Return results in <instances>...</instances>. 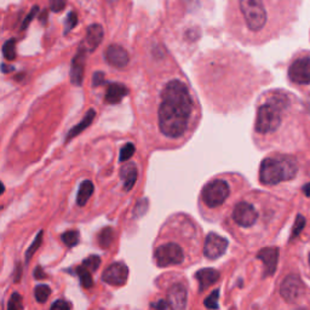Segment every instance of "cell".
I'll return each mask as SVG.
<instances>
[{
	"label": "cell",
	"mask_w": 310,
	"mask_h": 310,
	"mask_svg": "<svg viewBox=\"0 0 310 310\" xmlns=\"http://www.w3.org/2000/svg\"><path fill=\"white\" fill-rule=\"evenodd\" d=\"M194 110L189 88L180 80H172L162 94L158 110L159 128L168 138H180L188 131L189 120Z\"/></svg>",
	"instance_id": "6da1fadb"
},
{
	"label": "cell",
	"mask_w": 310,
	"mask_h": 310,
	"mask_svg": "<svg viewBox=\"0 0 310 310\" xmlns=\"http://www.w3.org/2000/svg\"><path fill=\"white\" fill-rule=\"evenodd\" d=\"M288 101L284 94L275 92L268 101L260 106L257 112L254 130L260 134H272L280 128L282 120V110L287 107Z\"/></svg>",
	"instance_id": "7a4b0ae2"
},
{
	"label": "cell",
	"mask_w": 310,
	"mask_h": 310,
	"mask_svg": "<svg viewBox=\"0 0 310 310\" xmlns=\"http://www.w3.org/2000/svg\"><path fill=\"white\" fill-rule=\"evenodd\" d=\"M298 165L294 158H266L260 164V180L266 186H275L290 180L297 174Z\"/></svg>",
	"instance_id": "3957f363"
},
{
	"label": "cell",
	"mask_w": 310,
	"mask_h": 310,
	"mask_svg": "<svg viewBox=\"0 0 310 310\" xmlns=\"http://www.w3.org/2000/svg\"><path fill=\"white\" fill-rule=\"evenodd\" d=\"M239 10L250 32L258 33L266 27V8L263 0H239Z\"/></svg>",
	"instance_id": "277c9868"
},
{
	"label": "cell",
	"mask_w": 310,
	"mask_h": 310,
	"mask_svg": "<svg viewBox=\"0 0 310 310\" xmlns=\"http://www.w3.org/2000/svg\"><path fill=\"white\" fill-rule=\"evenodd\" d=\"M230 189L228 183L223 180H214L204 186L202 199L204 204L210 208H218L228 199Z\"/></svg>",
	"instance_id": "5b68a950"
},
{
	"label": "cell",
	"mask_w": 310,
	"mask_h": 310,
	"mask_svg": "<svg viewBox=\"0 0 310 310\" xmlns=\"http://www.w3.org/2000/svg\"><path fill=\"white\" fill-rule=\"evenodd\" d=\"M154 258L158 266L168 268V266H178L182 263L184 260V254H183V250L180 245L174 242H168L155 250Z\"/></svg>",
	"instance_id": "8992f818"
},
{
	"label": "cell",
	"mask_w": 310,
	"mask_h": 310,
	"mask_svg": "<svg viewBox=\"0 0 310 310\" xmlns=\"http://www.w3.org/2000/svg\"><path fill=\"white\" fill-rule=\"evenodd\" d=\"M306 286L297 275H288L284 279L280 286V294L287 303H296L302 297Z\"/></svg>",
	"instance_id": "52a82bcc"
},
{
	"label": "cell",
	"mask_w": 310,
	"mask_h": 310,
	"mask_svg": "<svg viewBox=\"0 0 310 310\" xmlns=\"http://www.w3.org/2000/svg\"><path fill=\"white\" fill-rule=\"evenodd\" d=\"M228 240L216 232H210L204 244V254L208 260H218L226 254L228 248Z\"/></svg>",
	"instance_id": "ba28073f"
},
{
	"label": "cell",
	"mask_w": 310,
	"mask_h": 310,
	"mask_svg": "<svg viewBox=\"0 0 310 310\" xmlns=\"http://www.w3.org/2000/svg\"><path fill=\"white\" fill-rule=\"evenodd\" d=\"M288 78L294 84H310V57H302L292 62L288 68Z\"/></svg>",
	"instance_id": "9c48e42d"
},
{
	"label": "cell",
	"mask_w": 310,
	"mask_h": 310,
	"mask_svg": "<svg viewBox=\"0 0 310 310\" xmlns=\"http://www.w3.org/2000/svg\"><path fill=\"white\" fill-rule=\"evenodd\" d=\"M128 278V266L122 262L110 264L106 268L102 274V280L106 284L112 286H122L125 285Z\"/></svg>",
	"instance_id": "30bf717a"
},
{
	"label": "cell",
	"mask_w": 310,
	"mask_h": 310,
	"mask_svg": "<svg viewBox=\"0 0 310 310\" xmlns=\"http://www.w3.org/2000/svg\"><path fill=\"white\" fill-rule=\"evenodd\" d=\"M258 214L256 208L248 202H239L232 211V220L238 226L248 228L257 222Z\"/></svg>",
	"instance_id": "8fae6325"
},
{
	"label": "cell",
	"mask_w": 310,
	"mask_h": 310,
	"mask_svg": "<svg viewBox=\"0 0 310 310\" xmlns=\"http://www.w3.org/2000/svg\"><path fill=\"white\" fill-rule=\"evenodd\" d=\"M188 294L183 284H174L168 292V306L171 310H186Z\"/></svg>",
	"instance_id": "7c38bea8"
},
{
	"label": "cell",
	"mask_w": 310,
	"mask_h": 310,
	"mask_svg": "<svg viewBox=\"0 0 310 310\" xmlns=\"http://www.w3.org/2000/svg\"><path fill=\"white\" fill-rule=\"evenodd\" d=\"M258 260L263 262L264 275L263 276H272L276 270L278 262H279V248H262L257 254Z\"/></svg>",
	"instance_id": "4fadbf2b"
},
{
	"label": "cell",
	"mask_w": 310,
	"mask_h": 310,
	"mask_svg": "<svg viewBox=\"0 0 310 310\" xmlns=\"http://www.w3.org/2000/svg\"><path fill=\"white\" fill-rule=\"evenodd\" d=\"M85 61H86V51L85 48L80 46L76 54V57L72 61L70 66V82L76 86H82V79H84L85 72Z\"/></svg>",
	"instance_id": "5bb4252c"
},
{
	"label": "cell",
	"mask_w": 310,
	"mask_h": 310,
	"mask_svg": "<svg viewBox=\"0 0 310 310\" xmlns=\"http://www.w3.org/2000/svg\"><path fill=\"white\" fill-rule=\"evenodd\" d=\"M104 57L109 64L116 68H124L128 66V61H130L128 51H126L124 48L116 44H113L107 48V50H106L104 52Z\"/></svg>",
	"instance_id": "9a60e30c"
},
{
	"label": "cell",
	"mask_w": 310,
	"mask_h": 310,
	"mask_svg": "<svg viewBox=\"0 0 310 310\" xmlns=\"http://www.w3.org/2000/svg\"><path fill=\"white\" fill-rule=\"evenodd\" d=\"M103 36H104V32H103V27L101 24H94L88 26V30H86V36L84 42L86 50H88L90 52H94L102 42Z\"/></svg>",
	"instance_id": "2e32d148"
},
{
	"label": "cell",
	"mask_w": 310,
	"mask_h": 310,
	"mask_svg": "<svg viewBox=\"0 0 310 310\" xmlns=\"http://www.w3.org/2000/svg\"><path fill=\"white\" fill-rule=\"evenodd\" d=\"M196 279L198 282H199V290L200 292H204L205 290H208V287H211L212 285L217 282L218 279H220V272L216 270L214 268H204L200 269L199 272H196Z\"/></svg>",
	"instance_id": "e0dca14e"
},
{
	"label": "cell",
	"mask_w": 310,
	"mask_h": 310,
	"mask_svg": "<svg viewBox=\"0 0 310 310\" xmlns=\"http://www.w3.org/2000/svg\"><path fill=\"white\" fill-rule=\"evenodd\" d=\"M128 88L125 85L120 84V82H113V84L108 85L104 101L109 104H118L122 101L125 96H128Z\"/></svg>",
	"instance_id": "ac0fdd59"
},
{
	"label": "cell",
	"mask_w": 310,
	"mask_h": 310,
	"mask_svg": "<svg viewBox=\"0 0 310 310\" xmlns=\"http://www.w3.org/2000/svg\"><path fill=\"white\" fill-rule=\"evenodd\" d=\"M137 176H138V172H137V168L134 164L128 162L122 166V171H120V177L124 180V189L126 192L134 188L137 180Z\"/></svg>",
	"instance_id": "d6986e66"
},
{
	"label": "cell",
	"mask_w": 310,
	"mask_h": 310,
	"mask_svg": "<svg viewBox=\"0 0 310 310\" xmlns=\"http://www.w3.org/2000/svg\"><path fill=\"white\" fill-rule=\"evenodd\" d=\"M94 116H96V112H94V109H90V110H88V113L85 114V116L82 118V122H80L78 125L74 126V128H72L70 132H68L67 137H66V142H70V140H73L74 137H76L78 134H82V132L84 131L85 128H88V126L91 125V122H94Z\"/></svg>",
	"instance_id": "ffe728a7"
},
{
	"label": "cell",
	"mask_w": 310,
	"mask_h": 310,
	"mask_svg": "<svg viewBox=\"0 0 310 310\" xmlns=\"http://www.w3.org/2000/svg\"><path fill=\"white\" fill-rule=\"evenodd\" d=\"M94 183L91 182V180H84V182L80 184V188H79V192H78V195H76V204L79 206H85L86 202H88V199L91 198V195L94 194Z\"/></svg>",
	"instance_id": "44dd1931"
},
{
	"label": "cell",
	"mask_w": 310,
	"mask_h": 310,
	"mask_svg": "<svg viewBox=\"0 0 310 310\" xmlns=\"http://www.w3.org/2000/svg\"><path fill=\"white\" fill-rule=\"evenodd\" d=\"M114 241V230L110 226L103 228L98 234V244L102 248H110V245Z\"/></svg>",
	"instance_id": "7402d4cb"
},
{
	"label": "cell",
	"mask_w": 310,
	"mask_h": 310,
	"mask_svg": "<svg viewBox=\"0 0 310 310\" xmlns=\"http://www.w3.org/2000/svg\"><path fill=\"white\" fill-rule=\"evenodd\" d=\"M76 274L78 276H79L80 281H82V287H85V288H91V287L94 286V279L92 275H91V272H88L84 266H78Z\"/></svg>",
	"instance_id": "603a6c76"
},
{
	"label": "cell",
	"mask_w": 310,
	"mask_h": 310,
	"mask_svg": "<svg viewBox=\"0 0 310 310\" xmlns=\"http://www.w3.org/2000/svg\"><path fill=\"white\" fill-rule=\"evenodd\" d=\"M2 54L8 61H14L16 58V39H8L2 45Z\"/></svg>",
	"instance_id": "cb8c5ba5"
},
{
	"label": "cell",
	"mask_w": 310,
	"mask_h": 310,
	"mask_svg": "<svg viewBox=\"0 0 310 310\" xmlns=\"http://www.w3.org/2000/svg\"><path fill=\"white\" fill-rule=\"evenodd\" d=\"M61 239L67 248H74L79 242V232L76 230H68L63 232Z\"/></svg>",
	"instance_id": "d4e9b609"
},
{
	"label": "cell",
	"mask_w": 310,
	"mask_h": 310,
	"mask_svg": "<svg viewBox=\"0 0 310 310\" xmlns=\"http://www.w3.org/2000/svg\"><path fill=\"white\" fill-rule=\"evenodd\" d=\"M51 290L48 285H38L34 290V296H36V302L39 303H45L48 300V298L50 297Z\"/></svg>",
	"instance_id": "484cf974"
},
{
	"label": "cell",
	"mask_w": 310,
	"mask_h": 310,
	"mask_svg": "<svg viewBox=\"0 0 310 310\" xmlns=\"http://www.w3.org/2000/svg\"><path fill=\"white\" fill-rule=\"evenodd\" d=\"M42 230H40L38 232V235H36V238L34 239L33 242H32V245L30 246V248L27 250V254H26V262H30V260H32V257L34 256V254L36 252V250H38L40 248V245H42Z\"/></svg>",
	"instance_id": "4316f807"
},
{
	"label": "cell",
	"mask_w": 310,
	"mask_h": 310,
	"mask_svg": "<svg viewBox=\"0 0 310 310\" xmlns=\"http://www.w3.org/2000/svg\"><path fill=\"white\" fill-rule=\"evenodd\" d=\"M306 218H304L302 214H298V216L296 217L294 224V226H292V232H291V240L296 239V238H297L298 235L302 232L304 226H306Z\"/></svg>",
	"instance_id": "83f0119b"
},
{
	"label": "cell",
	"mask_w": 310,
	"mask_h": 310,
	"mask_svg": "<svg viewBox=\"0 0 310 310\" xmlns=\"http://www.w3.org/2000/svg\"><path fill=\"white\" fill-rule=\"evenodd\" d=\"M22 308H24L22 296L18 292H14L8 303V310H22Z\"/></svg>",
	"instance_id": "f1b7e54d"
},
{
	"label": "cell",
	"mask_w": 310,
	"mask_h": 310,
	"mask_svg": "<svg viewBox=\"0 0 310 310\" xmlns=\"http://www.w3.org/2000/svg\"><path fill=\"white\" fill-rule=\"evenodd\" d=\"M218 297H220V290H214L210 294L208 297L205 298L204 300V304L208 309H212V310H216L218 309Z\"/></svg>",
	"instance_id": "f546056e"
},
{
	"label": "cell",
	"mask_w": 310,
	"mask_h": 310,
	"mask_svg": "<svg viewBox=\"0 0 310 310\" xmlns=\"http://www.w3.org/2000/svg\"><path fill=\"white\" fill-rule=\"evenodd\" d=\"M100 264H101V258L98 256H90L85 258L82 266L88 269V272H96L100 268Z\"/></svg>",
	"instance_id": "4dcf8cb0"
},
{
	"label": "cell",
	"mask_w": 310,
	"mask_h": 310,
	"mask_svg": "<svg viewBox=\"0 0 310 310\" xmlns=\"http://www.w3.org/2000/svg\"><path fill=\"white\" fill-rule=\"evenodd\" d=\"M78 21H79V18H78L76 14L74 11H70L64 22V34H68L73 28H76Z\"/></svg>",
	"instance_id": "1f68e13d"
},
{
	"label": "cell",
	"mask_w": 310,
	"mask_h": 310,
	"mask_svg": "<svg viewBox=\"0 0 310 310\" xmlns=\"http://www.w3.org/2000/svg\"><path fill=\"white\" fill-rule=\"evenodd\" d=\"M134 154V146L132 143H128L120 150V162H126V160L131 159L132 155Z\"/></svg>",
	"instance_id": "d6a6232c"
},
{
	"label": "cell",
	"mask_w": 310,
	"mask_h": 310,
	"mask_svg": "<svg viewBox=\"0 0 310 310\" xmlns=\"http://www.w3.org/2000/svg\"><path fill=\"white\" fill-rule=\"evenodd\" d=\"M39 15V6H36V5H34L33 8H32L30 12L28 14L27 17L24 18V21L22 22V26H21V30H24L26 28L28 27V26L30 24V22L33 21L34 18H36V16Z\"/></svg>",
	"instance_id": "836d02e7"
},
{
	"label": "cell",
	"mask_w": 310,
	"mask_h": 310,
	"mask_svg": "<svg viewBox=\"0 0 310 310\" xmlns=\"http://www.w3.org/2000/svg\"><path fill=\"white\" fill-rule=\"evenodd\" d=\"M148 210V200L147 199H142L137 202L136 208H134V216L140 217L147 212Z\"/></svg>",
	"instance_id": "e575fe53"
},
{
	"label": "cell",
	"mask_w": 310,
	"mask_h": 310,
	"mask_svg": "<svg viewBox=\"0 0 310 310\" xmlns=\"http://www.w3.org/2000/svg\"><path fill=\"white\" fill-rule=\"evenodd\" d=\"M66 8V0H50V10L54 12H61Z\"/></svg>",
	"instance_id": "d590c367"
},
{
	"label": "cell",
	"mask_w": 310,
	"mask_h": 310,
	"mask_svg": "<svg viewBox=\"0 0 310 310\" xmlns=\"http://www.w3.org/2000/svg\"><path fill=\"white\" fill-rule=\"evenodd\" d=\"M50 310H70V303L66 302V300H56L52 306H51Z\"/></svg>",
	"instance_id": "8d00e7d4"
},
{
	"label": "cell",
	"mask_w": 310,
	"mask_h": 310,
	"mask_svg": "<svg viewBox=\"0 0 310 310\" xmlns=\"http://www.w3.org/2000/svg\"><path fill=\"white\" fill-rule=\"evenodd\" d=\"M104 82H106V78H104V74H103L102 72H96V73L94 74V76H92V85L94 86L102 85Z\"/></svg>",
	"instance_id": "74e56055"
},
{
	"label": "cell",
	"mask_w": 310,
	"mask_h": 310,
	"mask_svg": "<svg viewBox=\"0 0 310 310\" xmlns=\"http://www.w3.org/2000/svg\"><path fill=\"white\" fill-rule=\"evenodd\" d=\"M152 306H153L155 310H166L168 309V302L164 300H158L156 303L152 304Z\"/></svg>",
	"instance_id": "f35d334b"
},
{
	"label": "cell",
	"mask_w": 310,
	"mask_h": 310,
	"mask_svg": "<svg viewBox=\"0 0 310 310\" xmlns=\"http://www.w3.org/2000/svg\"><path fill=\"white\" fill-rule=\"evenodd\" d=\"M34 278L38 280L45 279V278H46V274H45L44 270H42V266H36V270H34Z\"/></svg>",
	"instance_id": "ab89813d"
},
{
	"label": "cell",
	"mask_w": 310,
	"mask_h": 310,
	"mask_svg": "<svg viewBox=\"0 0 310 310\" xmlns=\"http://www.w3.org/2000/svg\"><path fill=\"white\" fill-rule=\"evenodd\" d=\"M2 73H10V72H12L14 70V67L12 66H10V64H5V63H2Z\"/></svg>",
	"instance_id": "60d3db41"
},
{
	"label": "cell",
	"mask_w": 310,
	"mask_h": 310,
	"mask_svg": "<svg viewBox=\"0 0 310 310\" xmlns=\"http://www.w3.org/2000/svg\"><path fill=\"white\" fill-rule=\"evenodd\" d=\"M39 20H40V22H42V24H46V21H48V11H46V10L42 11V15L39 16Z\"/></svg>",
	"instance_id": "b9f144b4"
},
{
	"label": "cell",
	"mask_w": 310,
	"mask_h": 310,
	"mask_svg": "<svg viewBox=\"0 0 310 310\" xmlns=\"http://www.w3.org/2000/svg\"><path fill=\"white\" fill-rule=\"evenodd\" d=\"M303 193L306 194V196L310 198V183H306V184L303 186Z\"/></svg>",
	"instance_id": "7bdbcfd3"
},
{
	"label": "cell",
	"mask_w": 310,
	"mask_h": 310,
	"mask_svg": "<svg viewBox=\"0 0 310 310\" xmlns=\"http://www.w3.org/2000/svg\"><path fill=\"white\" fill-rule=\"evenodd\" d=\"M4 192H5V186H4V184H2V182H0V195L4 194Z\"/></svg>",
	"instance_id": "ee69618b"
},
{
	"label": "cell",
	"mask_w": 310,
	"mask_h": 310,
	"mask_svg": "<svg viewBox=\"0 0 310 310\" xmlns=\"http://www.w3.org/2000/svg\"><path fill=\"white\" fill-rule=\"evenodd\" d=\"M109 2H118V0H109Z\"/></svg>",
	"instance_id": "f6af8a7d"
},
{
	"label": "cell",
	"mask_w": 310,
	"mask_h": 310,
	"mask_svg": "<svg viewBox=\"0 0 310 310\" xmlns=\"http://www.w3.org/2000/svg\"><path fill=\"white\" fill-rule=\"evenodd\" d=\"M309 266H310V254H309Z\"/></svg>",
	"instance_id": "bcb514c9"
}]
</instances>
